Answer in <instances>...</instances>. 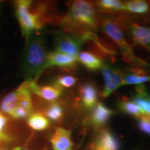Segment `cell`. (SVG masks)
<instances>
[{
	"mask_svg": "<svg viewBox=\"0 0 150 150\" xmlns=\"http://www.w3.org/2000/svg\"><path fill=\"white\" fill-rule=\"evenodd\" d=\"M144 86H138L137 94L134 97V102L138 104L147 114H150V96L145 91Z\"/></svg>",
	"mask_w": 150,
	"mask_h": 150,
	"instance_id": "obj_17",
	"label": "cell"
},
{
	"mask_svg": "<svg viewBox=\"0 0 150 150\" xmlns=\"http://www.w3.org/2000/svg\"><path fill=\"white\" fill-rule=\"evenodd\" d=\"M77 57L56 52H49L47 61V69L52 66L72 68L77 63Z\"/></svg>",
	"mask_w": 150,
	"mask_h": 150,
	"instance_id": "obj_11",
	"label": "cell"
},
{
	"mask_svg": "<svg viewBox=\"0 0 150 150\" xmlns=\"http://www.w3.org/2000/svg\"><path fill=\"white\" fill-rule=\"evenodd\" d=\"M18 102V91L16 89L4 97L0 103V111L2 112L4 114L6 113L11 115L17 106Z\"/></svg>",
	"mask_w": 150,
	"mask_h": 150,
	"instance_id": "obj_16",
	"label": "cell"
},
{
	"mask_svg": "<svg viewBox=\"0 0 150 150\" xmlns=\"http://www.w3.org/2000/svg\"><path fill=\"white\" fill-rule=\"evenodd\" d=\"M27 125L30 128L36 131H42L50 126V122L46 116L40 112H32L27 117Z\"/></svg>",
	"mask_w": 150,
	"mask_h": 150,
	"instance_id": "obj_15",
	"label": "cell"
},
{
	"mask_svg": "<svg viewBox=\"0 0 150 150\" xmlns=\"http://www.w3.org/2000/svg\"><path fill=\"white\" fill-rule=\"evenodd\" d=\"M22 55V74L27 79H34L47 69L48 53L44 38L34 32L26 38Z\"/></svg>",
	"mask_w": 150,
	"mask_h": 150,
	"instance_id": "obj_1",
	"label": "cell"
},
{
	"mask_svg": "<svg viewBox=\"0 0 150 150\" xmlns=\"http://www.w3.org/2000/svg\"><path fill=\"white\" fill-rule=\"evenodd\" d=\"M104 80V88L102 96L104 98L108 97L118 88L122 86L124 76L116 70L104 65L101 69Z\"/></svg>",
	"mask_w": 150,
	"mask_h": 150,
	"instance_id": "obj_7",
	"label": "cell"
},
{
	"mask_svg": "<svg viewBox=\"0 0 150 150\" xmlns=\"http://www.w3.org/2000/svg\"><path fill=\"white\" fill-rule=\"evenodd\" d=\"M24 150H29V149H24Z\"/></svg>",
	"mask_w": 150,
	"mask_h": 150,
	"instance_id": "obj_28",
	"label": "cell"
},
{
	"mask_svg": "<svg viewBox=\"0 0 150 150\" xmlns=\"http://www.w3.org/2000/svg\"><path fill=\"white\" fill-rule=\"evenodd\" d=\"M102 29L103 31L119 46L120 50L127 61L140 65H148L134 54L132 48L127 41L122 30L118 23L111 19H106L102 22Z\"/></svg>",
	"mask_w": 150,
	"mask_h": 150,
	"instance_id": "obj_4",
	"label": "cell"
},
{
	"mask_svg": "<svg viewBox=\"0 0 150 150\" xmlns=\"http://www.w3.org/2000/svg\"><path fill=\"white\" fill-rule=\"evenodd\" d=\"M77 60L86 69L91 71L101 70L104 66L102 59L89 52H81L77 56Z\"/></svg>",
	"mask_w": 150,
	"mask_h": 150,
	"instance_id": "obj_14",
	"label": "cell"
},
{
	"mask_svg": "<svg viewBox=\"0 0 150 150\" xmlns=\"http://www.w3.org/2000/svg\"><path fill=\"white\" fill-rule=\"evenodd\" d=\"M82 104L86 108H93L97 102V91L95 85L86 83L81 88Z\"/></svg>",
	"mask_w": 150,
	"mask_h": 150,
	"instance_id": "obj_13",
	"label": "cell"
},
{
	"mask_svg": "<svg viewBox=\"0 0 150 150\" xmlns=\"http://www.w3.org/2000/svg\"><path fill=\"white\" fill-rule=\"evenodd\" d=\"M84 41L81 35L76 36L61 33L56 37L55 51L77 57Z\"/></svg>",
	"mask_w": 150,
	"mask_h": 150,
	"instance_id": "obj_5",
	"label": "cell"
},
{
	"mask_svg": "<svg viewBox=\"0 0 150 150\" xmlns=\"http://www.w3.org/2000/svg\"><path fill=\"white\" fill-rule=\"evenodd\" d=\"M6 142V140L4 138H2V137H1V136H0V142Z\"/></svg>",
	"mask_w": 150,
	"mask_h": 150,
	"instance_id": "obj_27",
	"label": "cell"
},
{
	"mask_svg": "<svg viewBox=\"0 0 150 150\" xmlns=\"http://www.w3.org/2000/svg\"><path fill=\"white\" fill-rule=\"evenodd\" d=\"M150 81V76L147 74H138V73H134V74H129L124 76L122 86L127 85H137L140 86L142 83L148 82Z\"/></svg>",
	"mask_w": 150,
	"mask_h": 150,
	"instance_id": "obj_21",
	"label": "cell"
},
{
	"mask_svg": "<svg viewBox=\"0 0 150 150\" xmlns=\"http://www.w3.org/2000/svg\"><path fill=\"white\" fill-rule=\"evenodd\" d=\"M77 81V79L70 75H63L56 79L54 83L59 86L62 88H70L74 85Z\"/></svg>",
	"mask_w": 150,
	"mask_h": 150,
	"instance_id": "obj_24",
	"label": "cell"
},
{
	"mask_svg": "<svg viewBox=\"0 0 150 150\" xmlns=\"http://www.w3.org/2000/svg\"><path fill=\"white\" fill-rule=\"evenodd\" d=\"M119 109L125 113L132 115L135 117H138L146 112L134 102L127 100H122L118 104Z\"/></svg>",
	"mask_w": 150,
	"mask_h": 150,
	"instance_id": "obj_18",
	"label": "cell"
},
{
	"mask_svg": "<svg viewBox=\"0 0 150 150\" xmlns=\"http://www.w3.org/2000/svg\"><path fill=\"white\" fill-rule=\"evenodd\" d=\"M45 115L49 120L60 121L63 116V108L59 102H52L49 104L45 111Z\"/></svg>",
	"mask_w": 150,
	"mask_h": 150,
	"instance_id": "obj_20",
	"label": "cell"
},
{
	"mask_svg": "<svg viewBox=\"0 0 150 150\" xmlns=\"http://www.w3.org/2000/svg\"><path fill=\"white\" fill-rule=\"evenodd\" d=\"M24 83L31 93L48 102H52L56 100L61 96L63 91V88L54 83L52 85L40 86L34 79H27Z\"/></svg>",
	"mask_w": 150,
	"mask_h": 150,
	"instance_id": "obj_6",
	"label": "cell"
},
{
	"mask_svg": "<svg viewBox=\"0 0 150 150\" xmlns=\"http://www.w3.org/2000/svg\"><path fill=\"white\" fill-rule=\"evenodd\" d=\"M124 10L131 13L145 14L149 10V5L144 0H132L124 4Z\"/></svg>",
	"mask_w": 150,
	"mask_h": 150,
	"instance_id": "obj_19",
	"label": "cell"
},
{
	"mask_svg": "<svg viewBox=\"0 0 150 150\" xmlns=\"http://www.w3.org/2000/svg\"><path fill=\"white\" fill-rule=\"evenodd\" d=\"M120 142L117 137L109 130L99 133L95 142V150H120Z\"/></svg>",
	"mask_w": 150,
	"mask_h": 150,
	"instance_id": "obj_10",
	"label": "cell"
},
{
	"mask_svg": "<svg viewBox=\"0 0 150 150\" xmlns=\"http://www.w3.org/2000/svg\"><path fill=\"white\" fill-rule=\"evenodd\" d=\"M7 122H8V118L2 112L0 111V136L4 138L6 142H10L11 140V136L4 132V128L6 126Z\"/></svg>",
	"mask_w": 150,
	"mask_h": 150,
	"instance_id": "obj_25",
	"label": "cell"
},
{
	"mask_svg": "<svg viewBox=\"0 0 150 150\" xmlns=\"http://www.w3.org/2000/svg\"><path fill=\"white\" fill-rule=\"evenodd\" d=\"M130 33L135 44L150 52V27L133 24L130 27Z\"/></svg>",
	"mask_w": 150,
	"mask_h": 150,
	"instance_id": "obj_12",
	"label": "cell"
},
{
	"mask_svg": "<svg viewBox=\"0 0 150 150\" xmlns=\"http://www.w3.org/2000/svg\"><path fill=\"white\" fill-rule=\"evenodd\" d=\"M124 4L118 0H102L98 3V5L103 10L115 11L124 10Z\"/></svg>",
	"mask_w": 150,
	"mask_h": 150,
	"instance_id": "obj_22",
	"label": "cell"
},
{
	"mask_svg": "<svg viewBox=\"0 0 150 150\" xmlns=\"http://www.w3.org/2000/svg\"><path fill=\"white\" fill-rule=\"evenodd\" d=\"M115 113L114 110L102 103H97L90 117V122L95 129H99L106 125L110 117Z\"/></svg>",
	"mask_w": 150,
	"mask_h": 150,
	"instance_id": "obj_9",
	"label": "cell"
},
{
	"mask_svg": "<svg viewBox=\"0 0 150 150\" xmlns=\"http://www.w3.org/2000/svg\"><path fill=\"white\" fill-rule=\"evenodd\" d=\"M32 1L18 0L15 3V11L22 36L26 38L37 32L43 27L40 13L31 11Z\"/></svg>",
	"mask_w": 150,
	"mask_h": 150,
	"instance_id": "obj_3",
	"label": "cell"
},
{
	"mask_svg": "<svg viewBox=\"0 0 150 150\" xmlns=\"http://www.w3.org/2000/svg\"><path fill=\"white\" fill-rule=\"evenodd\" d=\"M63 27L91 32L97 26L96 11L91 2L83 0L73 1L68 13L62 21ZM82 33V34H83Z\"/></svg>",
	"mask_w": 150,
	"mask_h": 150,
	"instance_id": "obj_2",
	"label": "cell"
},
{
	"mask_svg": "<svg viewBox=\"0 0 150 150\" xmlns=\"http://www.w3.org/2000/svg\"><path fill=\"white\" fill-rule=\"evenodd\" d=\"M137 125L141 132L150 136V114H144L136 117Z\"/></svg>",
	"mask_w": 150,
	"mask_h": 150,
	"instance_id": "obj_23",
	"label": "cell"
},
{
	"mask_svg": "<svg viewBox=\"0 0 150 150\" xmlns=\"http://www.w3.org/2000/svg\"><path fill=\"white\" fill-rule=\"evenodd\" d=\"M0 150H4V149H0ZM12 150H22V149L21 147H16L13 148V149Z\"/></svg>",
	"mask_w": 150,
	"mask_h": 150,
	"instance_id": "obj_26",
	"label": "cell"
},
{
	"mask_svg": "<svg viewBox=\"0 0 150 150\" xmlns=\"http://www.w3.org/2000/svg\"><path fill=\"white\" fill-rule=\"evenodd\" d=\"M50 142L54 150H72V132L61 127L57 128L52 134Z\"/></svg>",
	"mask_w": 150,
	"mask_h": 150,
	"instance_id": "obj_8",
	"label": "cell"
}]
</instances>
